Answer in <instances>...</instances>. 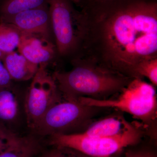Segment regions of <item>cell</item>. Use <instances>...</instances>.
<instances>
[{"label": "cell", "mask_w": 157, "mask_h": 157, "mask_svg": "<svg viewBox=\"0 0 157 157\" xmlns=\"http://www.w3.org/2000/svg\"><path fill=\"white\" fill-rule=\"evenodd\" d=\"M73 68L57 71L53 76L63 100L80 98L104 100L114 97L133 78L84 58L73 59Z\"/></svg>", "instance_id": "2"}, {"label": "cell", "mask_w": 157, "mask_h": 157, "mask_svg": "<svg viewBox=\"0 0 157 157\" xmlns=\"http://www.w3.org/2000/svg\"><path fill=\"white\" fill-rule=\"evenodd\" d=\"M48 5V0H4L0 7V20L22 11Z\"/></svg>", "instance_id": "14"}, {"label": "cell", "mask_w": 157, "mask_h": 157, "mask_svg": "<svg viewBox=\"0 0 157 157\" xmlns=\"http://www.w3.org/2000/svg\"><path fill=\"white\" fill-rule=\"evenodd\" d=\"M77 101L89 106L113 108L128 113L145 127L150 142L156 143V91L155 86L144 81V78H132L119 93L109 99L97 100L83 98Z\"/></svg>", "instance_id": "3"}, {"label": "cell", "mask_w": 157, "mask_h": 157, "mask_svg": "<svg viewBox=\"0 0 157 157\" xmlns=\"http://www.w3.org/2000/svg\"><path fill=\"white\" fill-rule=\"evenodd\" d=\"M57 51L63 57L77 56L87 30V17L76 10L72 0H48Z\"/></svg>", "instance_id": "6"}, {"label": "cell", "mask_w": 157, "mask_h": 157, "mask_svg": "<svg viewBox=\"0 0 157 157\" xmlns=\"http://www.w3.org/2000/svg\"><path fill=\"white\" fill-rule=\"evenodd\" d=\"M119 1L120 0H77L81 7L86 8L106 6Z\"/></svg>", "instance_id": "21"}, {"label": "cell", "mask_w": 157, "mask_h": 157, "mask_svg": "<svg viewBox=\"0 0 157 157\" xmlns=\"http://www.w3.org/2000/svg\"><path fill=\"white\" fill-rule=\"evenodd\" d=\"M1 60L12 80L27 81L32 79L39 69V65L30 62L20 53L15 51L3 54Z\"/></svg>", "instance_id": "11"}, {"label": "cell", "mask_w": 157, "mask_h": 157, "mask_svg": "<svg viewBox=\"0 0 157 157\" xmlns=\"http://www.w3.org/2000/svg\"><path fill=\"white\" fill-rule=\"evenodd\" d=\"M53 147V148L44 152L40 157H92L69 147Z\"/></svg>", "instance_id": "17"}, {"label": "cell", "mask_w": 157, "mask_h": 157, "mask_svg": "<svg viewBox=\"0 0 157 157\" xmlns=\"http://www.w3.org/2000/svg\"><path fill=\"white\" fill-rule=\"evenodd\" d=\"M140 144L129 147L130 148L125 152L124 157H157L155 148L151 146H140Z\"/></svg>", "instance_id": "18"}, {"label": "cell", "mask_w": 157, "mask_h": 157, "mask_svg": "<svg viewBox=\"0 0 157 157\" xmlns=\"http://www.w3.org/2000/svg\"><path fill=\"white\" fill-rule=\"evenodd\" d=\"M41 149L39 140L34 135L18 137L0 157H34Z\"/></svg>", "instance_id": "13"}, {"label": "cell", "mask_w": 157, "mask_h": 157, "mask_svg": "<svg viewBox=\"0 0 157 157\" xmlns=\"http://www.w3.org/2000/svg\"><path fill=\"white\" fill-rule=\"evenodd\" d=\"M83 11L87 30L78 58L131 78L140 63L157 58L156 0H120Z\"/></svg>", "instance_id": "1"}, {"label": "cell", "mask_w": 157, "mask_h": 157, "mask_svg": "<svg viewBox=\"0 0 157 157\" xmlns=\"http://www.w3.org/2000/svg\"><path fill=\"white\" fill-rule=\"evenodd\" d=\"M0 22L12 25L22 33L39 34L49 39L52 33L48 5L20 12Z\"/></svg>", "instance_id": "8"}, {"label": "cell", "mask_w": 157, "mask_h": 157, "mask_svg": "<svg viewBox=\"0 0 157 157\" xmlns=\"http://www.w3.org/2000/svg\"><path fill=\"white\" fill-rule=\"evenodd\" d=\"M22 33L12 25L0 22V52L3 54L14 51L20 42Z\"/></svg>", "instance_id": "15"}, {"label": "cell", "mask_w": 157, "mask_h": 157, "mask_svg": "<svg viewBox=\"0 0 157 157\" xmlns=\"http://www.w3.org/2000/svg\"><path fill=\"white\" fill-rule=\"evenodd\" d=\"M136 78H147L155 87L157 86V58L141 62L136 70Z\"/></svg>", "instance_id": "16"}, {"label": "cell", "mask_w": 157, "mask_h": 157, "mask_svg": "<svg viewBox=\"0 0 157 157\" xmlns=\"http://www.w3.org/2000/svg\"><path fill=\"white\" fill-rule=\"evenodd\" d=\"M17 48L21 54L39 66L47 65L58 54L56 45L47 37L39 34L22 33Z\"/></svg>", "instance_id": "9"}, {"label": "cell", "mask_w": 157, "mask_h": 157, "mask_svg": "<svg viewBox=\"0 0 157 157\" xmlns=\"http://www.w3.org/2000/svg\"><path fill=\"white\" fill-rule=\"evenodd\" d=\"M107 109L63 100L49 108L33 131L36 135L48 137L81 134Z\"/></svg>", "instance_id": "5"}, {"label": "cell", "mask_w": 157, "mask_h": 157, "mask_svg": "<svg viewBox=\"0 0 157 157\" xmlns=\"http://www.w3.org/2000/svg\"><path fill=\"white\" fill-rule=\"evenodd\" d=\"M46 65H39L26 96L27 124L32 130L49 108L63 100L53 76L46 70Z\"/></svg>", "instance_id": "7"}, {"label": "cell", "mask_w": 157, "mask_h": 157, "mask_svg": "<svg viewBox=\"0 0 157 157\" xmlns=\"http://www.w3.org/2000/svg\"><path fill=\"white\" fill-rule=\"evenodd\" d=\"M116 111L115 113L95 121L82 134L88 137H108L122 133L129 121L124 117L123 113Z\"/></svg>", "instance_id": "10"}, {"label": "cell", "mask_w": 157, "mask_h": 157, "mask_svg": "<svg viewBox=\"0 0 157 157\" xmlns=\"http://www.w3.org/2000/svg\"><path fill=\"white\" fill-rule=\"evenodd\" d=\"M12 80L8 70L0 60V90L11 86Z\"/></svg>", "instance_id": "20"}, {"label": "cell", "mask_w": 157, "mask_h": 157, "mask_svg": "<svg viewBox=\"0 0 157 157\" xmlns=\"http://www.w3.org/2000/svg\"><path fill=\"white\" fill-rule=\"evenodd\" d=\"M49 137L53 147H69L92 157H114L124 149L142 142L147 134L144 126L135 120L128 122L122 133L112 137H90L82 133Z\"/></svg>", "instance_id": "4"}, {"label": "cell", "mask_w": 157, "mask_h": 157, "mask_svg": "<svg viewBox=\"0 0 157 157\" xmlns=\"http://www.w3.org/2000/svg\"><path fill=\"white\" fill-rule=\"evenodd\" d=\"M3 53H2V52H0V60L2 59V56Z\"/></svg>", "instance_id": "22"}, {"label": "cell", "mask_w": 157, "mask_h": 157, "mask_svg": "<svg viewBox=\"0 0 157 157\" xmlns=\"http://www.w3.org/2000/svg\"><path fill=\"white\" fill-rule=\"evenodd\" d=\"M18 137L12 131L0 125V153L8 148Z\"/></svg>", "instance_id": "19"}, {"label": "cell", "mask_w": 157, "mask_h": 157, "mask_svg": "<svg viewBox=\"0 0 157 157\" xmlns=\"http://www.w3.org/2000/svg\"><path fill=\"white\" fill-rule=\"evenodd\" d=\"M19 112L17 97L11 86L0 90V125L10 130L9 125L17 119Z\"/></svg>", "instance_id": "12"}]
</instances>
